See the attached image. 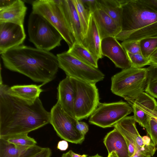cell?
Returning <instances> with one entry per match:
<instances>
[{"mask_svg":"<svg viewBox=\"0 0 157 157\" xmlns=\"http://www.w3.org/2000/svg\"><path fill=\"white\" fill-rule=\"evenodd\" d=\"M0 137L28 134L50 123V113L39 98L27 100L12 93L0 82Z\"/></svg>","mask_w":157,"mask_h":157,"instance_id":"1","label":"cell"},{"mask_svg":"<svg viewBox=\"0 0 157 157\" xmlns=\"http://www.w3.org/2000/svg\"><path fill=\"white\" fill-rule=\"evenodd\" d=\"M5 68L44 85L56 78L59 67L57 56L49 51L23 44L1 54Z\"/></svg>","mask_w":157,"mask_h":157,"instance_id":"2","label":"cell"},{"mask_svg":"<svg viewBox=\"0 0 157 157\" xmlns=\"http://www.w3.org/2000/svg\"><path fill=\"white\" fill-rule=\"evenodd\" d=\"M123 11L121 31L115 38L121 40L130 33L157 21V8L150 0H120Z\"/></svg>","mask_w":157,"mask_h":157,"instance_id":"3","label":"cell"},{"mask_svg":"<svg viewBox=\"0 0 157 157\" xmlns=\"http://www.w3.org/2000/svg\"><path fill=\"white\" fill-rule=\"evenodd\" d=\"M147 78V68L132 67L122 70L111 77V90L131 106L139 94L145 91Z\"/></svg>","mask_w":157,"mask_h":157,"instance_id":"4","label":"cell"},{"mask_svg":"<svg viewBox=\"0 0 157 157\" xmlns=\"http://www.w3.org/2000/svg\"><path fill=\"white\" fill-rule=\"evenodd\" d=\"M29 41L38 49L49 51L61 45L63 38L58 30L40 14L32 12L28 21Z\"/></svg>","mask_w":157,"mask_h":157,"instance_id":"5","label":"cell"},{"mask_svg":"<svg viewBox=\"0 0 157 157\" xmlns=\"http://www.w3.org/2000/svg\"><path fill=\"white\" fill-rule=\"evenodd\" d=\"M59 2V0L34 1L32 3V12L40 14L51 24L59 32L70 48L76 41Z\"/></svg>","mask_w":157,"mask_h":157,"instance_id":"6","label":"cell"},{"mask_svg":"<svg viewBox=\"0 0 157 157\" xmlns=\"http://www.w3.org/2000/svg\"><path fill=\"white\" fill-rule=\"evenodd\" d=\"M70 78L75 92L74 109L75 118L78 121L86 119L100 103L98 89L95 84Z\"/></svg>","mask_w":157,"mask_h":157,"instance_id":"7","label":"cell"},{"mask_svg":"<svg viewBox=\"0 0 157 157\" xmlns=\"http://www.w3.org/2000/svg\"><path fill=\"white\" fill-rule=\"evenodd\" d=\"M56 56L59 67L67 76L95 84L105 78L104 74L98 68L81 61L67 51Z\"/></svg>","mask_w":157,"mask_h":157,"instance_id":"8","label":"cell"},{"mask_svg":"<svg viewBox=\"0 0 157 157\" xmlns=\"http://www.w3.org/2000/svg\"><path fill=\"white\" fill-rule=\"evenodd\" d=\"M136 122L133 116H127L117 123L113 127L124 138L130 155H132L136 152L142 151L152 156L157 148L148 136H140L136 128Z\"/></svg>","mask_w":157,"mask_h":157,"instance_id":"9","label":"cell"},{"mask_svg":"<svg viewBox=\"0 0 157 157\" xmlns=\"http://www.w3.org/2000/svg\"><path fill=\"white\" fill-rule=\"evenodd\" d=\"M132 112L131 105L122 101L110 103L100 102L90 116L89 121L103 128L113 127Z\"/></svg>","mask_w":157,"mask_h":157,"instance_id":"10","label":"cell"},{"mask_svg":"<svg viewBox=\"0 0 157 157\" xmlns=\"http://www.w3.org/2000/svg\"><path fill=\"white\" fill-rule=\"evenodd\" d=\"M50 113V123L59 136L74 144H81L83 142L85 136L78 130L75 125L78 120L66 113L58 101Z\"/></svg>","mask_w":157,"mask_h":157,"instance_id":"11","label":"cell"},{"mask_svg":"<svg viewBox=\"0 0 157 157\" xmlns=\"http://www.w3.org/2000/svg\"><path fill=\"white\" fill-rule=\"evenodd\" d=\"M25 37L23 25L0 22V54L21 45Z\"/></svg>","mask_w":157,"mask_h":157,"instance_id":"12","label":"cell"},{"mask_svg":"<svg viewBox=\"0 0 157 157\" xmlns=\"http://www.w3.org/2000/svg\"><path fill=\"white\" fill-rule=\"evenodd\" d=\"M101 51L103 56L109 58L117 67L124 70L132 67L127 52L115 37L102 40Z\"/></svg>","mask_w":157,"mask_h":157,"instance_id":"13","label":"cell"},{"mask_svg":"<svg viewBox=\"0 0 157 157\" xmlns=\"http://www.w3.org/2000/svg\"><path fill=\"white\" fill-rule=\"evenodd\" d=\"M59 4L76 42L82 44L83 31L73 0H59Z\"/></svg>","mask_w":157,"mask_h":157,"instance_id":"14","label":"cell"},{"mask_svg":"<svg viewBox=\"0 0 157 157\" xmlns=\"http://www.w3.org/2000/svg\"><path fill=\"white\" fill-rule=\"evenodd\" d=\"M57 98L65 112L76 119L74 109L75 92L69 77L67 76L59 82L57 87Z\"/></svg>","mask_w":157,"mask_h":157,"instance_id":"15","label":"cell"},{"mask_svg":"<svg viewBox=\"0 0 157 157\" xmlns=\"http://www.w3.org/2000/svg\"><path fill=\"white\" fill-rule=\"evenodd\" d=\"M101 40L109 36L115 37L121 31V28L102 10L99 8L92 13Z\"/></svg>","mask_w":157,"mask_h":157,"instance_id":"16","label":"cell"},{"mask_svg":"<svg viewBox=\"0 0 157 157\" xmlns=\"http://www.w3.org/2000/svg\"><path fill=\"white\" fill-rule=\"evenodd\" d=\"M101 42L97 26L92 14L88 30L83 39L82 45L98 60L103 57Z\"/></svg>","mask_w":157,"mask_h":157,"instance_id":"17","label":"cell"},{"mask_svg":"<svg viewBox=\"0 0 157 157\" xmlns=\"http://www.w3.org/2000/svg\"><path fill=\"white\" fill-rule=\"evenodd\" d=\"M27 10L23 0H15L10 5L0 9V22L23 25Z\"/></svg>","mask_w":157,"mask_h":157,"instance_id":"18","label":"cell"},{"mask_svg":"<svg viewBox=\"0 0 157 157\" xmlns=\"http://www.w3.org/2000/svg\"><path fill=\"white\" fill-rule=\"evenodd\" d=\"M103 143L108 154L115 151L119 157H129L128 146L121 133L116 128L108 133Z\"/></svg>","mask_w":157,"mask_h":157,"instance_id":"19","label":"cell"},{"mask_svg":"<svg viewBox=\"0 0 157 157\" xmlns=\"http://www.w3.org/2000/svg\"><path fill=\"white\" fill-rule=\"evenodd\" d=\"M43 148L36 145L30 147L16 146L0 138V157H32Z\"/></svg>","mask_w":157,"mask_h":157,"instance_id":"20","label":"cell"},{"mask_svg":"<svg viewBox=\"0 0 157 157\" xmlns=\"http://www.w3.org/2000/svg\"><path fill=\"white\" fill-rule=\"evenodd\" d=\"M31 84L28 85H17L9 87V90L13 94L24 99L33 101L39 98L40 94L43 91L41 88L44 85Z\"/></svg>","mask_w":157,"mask_h":157,"instance_id":"21","label":"cell"},{"mask_svg":"<svg viewBox=\"0 0 157 157\" xmlns=\"http://www.w3.org/2000/svg\"><path fill=\"white\" fill-rule=\"evenodd\" d=\"M102 10L121 28L122 8L120 0H97Z\"/></svg>","mask_w":157,"mask_h":157,"instance_id":"22","label":"cell"},{"mask_svg":"<svg viewBox=\"0 0 157 157\" xmlns=\"http://www.w3.org/2000/svg\"><path fill=\"white\" fill-rule=\"evenodd\" d=\"M81 61L98 68V60L82 44L75 42L67 51Z\"/></svg>","mask_w":157,"mask_h":157,"instance_id":"23","label":"cell"},{"mask_svg":"<svg viewBox=\"0 0 157 157\" xmlns=\"http://www.w3.org/2000/svg\"><path fill=\"white\" fill-rule=\"evenodd\" d=\"M155 37H157V21L130 33L121 41H139L144 38Z\"/></svg>","mask_w":157,"mask_h":157,"instance_id":"24","label":"cell"},{"mask_svg":"<svg viewBox=\"0 0 157 157\" xmlns=\"http://www.w3.org/2000/svg\"><path fill=\"white\" fill-rule=\"evenodd\" d=\"M147 69L146 85L144 91L157 99V66L151 65Z\"/></svg>","mask_w":157,"mask_h":157,"instance_id":"25","label":"cell"},{"mask_svg":"<svg viewBox=\"0 0 157 157\" xmlns=\"http://www.w3.org/2000/svg\"><path fill=\"white\" fill-rule=\"evenodd\" d=\"M73 1L80 20L84 37L88 30L92 13L85 6L81 0H73Z\"/></svg>","mask_w":157,"mask_h":157,"instance_id":"26","label":"cell"},{"mask_svg":"<svg viewBox=\"0 0 157 157\" xmlns=\"http://www.w3.org/2000/svg\"><path fill=\"white\" fill-rule=\"evenodd\" d=\"M8 143L16 146L30 147L36 145L35 140L28 136V134L16 135L0 137Z\"/></svg>","mask_w":157,"mask_h":157,"instance_id":"27","label":"cell"},{"mask_svg":"<svg viewBox=\"0 0 157 157\" xmlns=\"http://www.w3.org/2000/svg\"><path fill=\"white\" fill-rule=\"evenodd\" d=\"M139 41L141 54L149 59L151 54L157 48V37L144 38Z\"/></svg>","mask_w":157,"mask_h":157,"instance_id":"28","label":"cell"},{"mask_svg":"<svg viewBox=\"0 0 157 157\" xmlns=\"http://www.w3.org/2000/svg\"><path fill=\"white\" fill-rule=\"evenodd\" d=\"M135 102L151 110H154L157 109L156 100L154 97L146 92H143L140 93L135 99L134 102Z\"/></svg>","mask_w":157,"mask_h":157,"instance_id":"29","label":"cell"},{"mask_svg":"<svg viewBox=\"0 0 157 157\" xmlns=\"http://www.w3.org/2000/svg\"><path fill=\"white\" fill-rule=\"evenodd\" d=\"M131 106L133 109L135 121L145 128L148 125L150 117L135 104H133Z\"/></svg>","mask_w":157,"mask_h":157,"instance_id":"30","label":"cell"},{"mask_svg":"<svg viewBox=\"0 0 157 157\" xmlns=\"http://www.w3.org/2000/svg\"><path fill=\"white\" fill-rule=\"evenodd\" d=\"M127 53L133 67L141 68L144 66L149 65L150 63L149 59L145 58L141 53Z\"/></svg>","mask_w":157,"mask_h":157,"instance_id":"31","label":"cell"},{"mask_svg":"<svg viewBox=\"0 0 157 157\" xmlns=\"http://www.w3.org/2000/svg\"><path fill=\"white\" fill-rule=\"evenodd\" d=\"M121 44L127 53H141L139 41L125 40Z\"/></svg>","mask_w":157,"mask_h":157,"instance_id":"32","label":"cell"},{"mask_svg":"<svg viewBox=\"0 0 157 157\" xmlns=\"http://www.w3.org/2000/svg\"><path fill=\"white\" fill-rule=\"evenodd\" d=\"M145 129L151 140L157 148V123L150 117Z\"/></svg>","mask_w":157,"mask_h":157,"instance_id":"33","label":"cell"},{"mask_svg":"<svg viewBox=\"0 0 157 157\" xmlns=\"http://www.w3.org/2000/svg\"><path fill=\"white\" fill-rule=\"evenodd\" d=\"M85 6L92 13L99 8L97 0H81Z\"/></svg>","mask_w":157,"mask_h":157,"instance_id":"34","label":"cell"},{"mask_svg":"<svg viewBox=\"0 0 157 157\" xmlns=\"http://www.w3.org/2000/svg\"><path fill=\"white\" fill-rule=\"evenodd\" d=\"M133 104H135L138 107L146 113L149 117L157 123V109L154 110H151L137 102H135Z\"/></svg>","mask_w":157,"mask_h":157,"instance_id":"35","label":"cell"},{"mask_svg":"<svg viewBox=\"0 0 157 157\" xmlns=\"http://www.w3.org/2000/svg\"><path fill=\"white\" fill-rule=\"evenodd\" d=\"M78 130L83 135L85 136L89 130L88 125L86 123L78 121L75 124Z\"/></svg>","mask_w":157,"mask_h":157,"instance_id":"36","label":"cell"},{"mask_svg":"<svg viewBox=\"0 0 157 157\" xmlns=\"http://www.w3.org/2000/svg\"><path fill=\"white\" fill-rule=\"evenodd\" d=\"M52 155V150L49 148L43 147L40 151L32 157H50Z\"/></svg>","mask_w":157,"mask_h":157,"instance_id":"37","label":"cell"},{"mask_svg":"<svg viewBox=\"0 0 157 157\" xmlns=\"http://www.w3.org/2000/svg\"><path fill=\"white\" fill-rule=\"evenodd\" d=\"M68 144L67 141L62 140L59 141L57 144V148L61 151L66 150L68 148Z\"/></svg>","mask_w":157,"mask_h":157,"instance_id":"38","label":"cell"},{"mask_svg":"<svg viewBox=\"0 0 157 157\" xmlns=\"http://www.w3.org/2000/svg\"><path fill=\"white\" fill-rule=\"evenodd\" d=\"M151 64H157V48L151 55L149 59Z\"/></svg>","mask_w":157,"mask_h":157,"instance_id":"39","label":"cell"},{"mask_svg":"<svg viewBox=\"0 0 157 157\" xmlns=\"http://www.w3.org/2000/svg\"><path fill=\"white\" fill-rule=\"evenodd\" d=\"M15 0H0V9L7 6L12 3Z\"/></svg>","mask_w":157,"mask_h":157,"instance_id":"40","label":"cell"},{"mask_svg":"<svg viewBox=\"0 0 157 157\" xmlns=\"http://www.w3.org/2000/svg\"><path fill=\"white\" fill-rule=\"evenodd\" d=\"M151 156L147 153L144 152H136L131 157H151Z\"/></svg>","mask_w":157,"mask_h":157,"instance_id":"41","label":"cell"},{"mask_svg":"<svg viewBox=\"0 0 157 157\" xmlns=\"http://www.w3.org/2000/svg\"><path fill=\"white\" fill-rule=\"evenodd\" d=\"M72 157H87L88 156L87 155L83 154L80 155L74 152L72 150L69 151Z\"/></svg>","mask_w":157,"mask_h":157,"instance_id":"42","label":"cell"},{"mask_svg":"<svg viewBox=\"0 0 157 157\" xmlns=\"http://www.w3.org/2000/svg\"><path fill=\"white\" fill-rule=\"evenodd\" d=\"M107 157H119L115 151L112 152L108 154Z\"/></svg>","mask_w":157,"mask_h":157,"instance_id":"43","label":"cell"},{"mask_svg":"<svg viewBox=\"0 0 157 157\" xmlns=\"http://www.w3.org/2000/svg\"><path fill=\"white\" fill-rule=\"evenodd\" d=\"M61 157H72L70 151L63 153L62 154Z\"/></svg>","mask_w":157,"mask_h":157,"instance_id":"44","label":"cell"},{"mask_svg":"<svg viewBox=\"0 0 157 157\" xmlns=\"http://www.w3.org/2000/svg\"><path fill=\"white\" fill-rule=\"evenodd\" d=\"M87 157H103L99 155L98 154H97L95 155H94L93 156H88V157L87 156Z\"/></svg>","mask_w":157,"mask_h":157,"instance_id":"45","label":"cell"},{"mask_svg":"<svg viewBox=\"0 0 157 157\" xmlns=\"http://www.w3.org/2000/svg\"><path fill=\"white\" fill-rule=\"evenodd\" d=\"M155 65V66H157V64H151L150 65Z\"/></svg>","mask_w":157,"mask_h":157,"instance_id":"46","label":"cell"}]
</instances>
